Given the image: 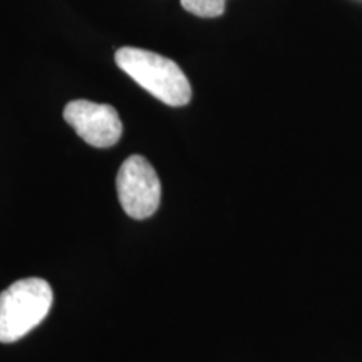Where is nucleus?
<instances>
[{
	"instance_id": "nucleus-5",
	"label": "nucleus",
	"mask_w": 362,
	"mask_h": 362,
	"mask_svg": "<svg viewBox=\"0 0 362 362\" xmlns=\"http://www.w3.org/2000/svg\"><path fill=\"white\" fill-rule=\"evenodd\" d=\"M226 0H181L185 11L203 19H214L225 12Z\"/></svg>"
},
{
	"instance_id": "nucleus-2",
	"label": "nucleus",
	"mask_w": 362,
	"mask_h": 362,
	"mask_svg": "<svg viewBox=\"0 0 362 362\" xmlns=\"http://www.w3.org/2000/svg\"><path fill=\"white\" fill-rule=\"evenodd\" d=\"M52 288L44 279L13 282L0 293V342L11 344L37 327L52 307Z\"/></svg>"
},
{
	"instance_id": "nucleus-1",
	"label": "nucleus",
	"mask_w": 362,
	"mask_h": 362,
	"mask_svg": "<svg viewBox=\"0 0 362 362\" xmlns=\"http://www.w3.org/2000/svg\"><path fill=\"white\" fill-rule=\"evenodd\" d=\"M115 59L121 71L161 103L180 107L192 99L188 78L171 59L138 47L117 49Z\"/></svg>"
},
{
	"instance_id": "nucleus-4",
	"label": "nucleus",
	"mask_w": 362,
	"mask_h": 362,
	"mask_svg": "<svg viewBox=\"0 0 362 362\" xmlns=\"http://www.w3.org/2000/svg\"><path fill=\"white\" fill-rule=\"evenodd\" d=\"M64 119L86 143L94 148H111L123 134L119 115L110 104L76 99L64 107Z\"/></svg>"
},
{
	"instance_id": "nucleus-3",
	"label": "nucleus",
	"mask_w": 362,
	"mask_h": 362,
	"mask_svg": "<svg viewBox=\"0 0 362 362\" xmlns=\"http://www.w3.org/2000/svg\"><path fill=\"white\" fill-rule=\"evenodd\" d=\"M119 203L134 220L149 218L161 202V183L155 168L144 156L133 155L121 165L116 178Z\"/></svg>"
}]
</instances>
